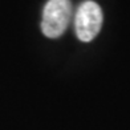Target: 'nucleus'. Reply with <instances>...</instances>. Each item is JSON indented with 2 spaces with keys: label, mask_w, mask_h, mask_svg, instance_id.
Instances as JSON below:
<instances>
[{
  "label": "nucleus",
  "mask_w": 130,
  "mask_h": 130,
  "mask_svg": "<svg viewBox=\"0 0 130 130\" xmlns=\"http://www.w3.org/2000/svg\"><path fill=\"white\" fill-rule=\"evenodd\" d=\"M72 17L70 0H48L43 9L41 32L48 39H57L65 32Z\"/></svg>",
  "instance_id": "obj_1"
},
{
  "label": "nucleus",
  "mask_w": 130,
  "mask_h": 130,
  "mask_svg": "<svg viewBox=\"0 0 130 130\" xmlns=\"http://www.w3.org/2000/svg\"><path fill=\"white\" fill-rule=\"evenodd\" d=\"M102 11L101 7L93 0L82 2L74 16V31L78 40L89 43L97 36L102 27Z\"/></svg>",
  "instance_id": "obj_2"
}]
</instances>
